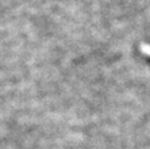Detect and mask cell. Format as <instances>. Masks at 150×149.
<instances>
[{"mask_svg":"<svg viewBox=\"0 0 150 149\" xmlns=\"http://www.w3.org/2000/svg\"><path fill=\"white\" fill-rule=\"evenodd\" d=\"M142 52L150 57V45H142Z\"/></svg>","mask_w":150,"mask_h":149,"instance_id":"1","label":"cell"}]
</instances>
